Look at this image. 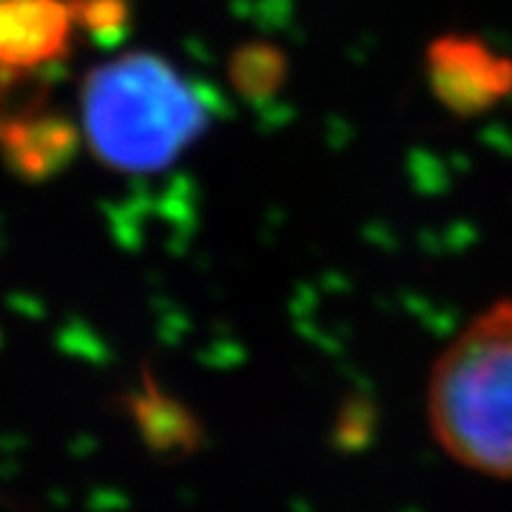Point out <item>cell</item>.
<instances>
[{"label": "cell", "instance_id": "cell-1", "mask_svg": "<svg viewBox=\"0 0 512 512\" xmlns=\"http://www.w3.org/2000/svg\"><path fill=\"white\" fill-rule=\"evenodd\" d=\"M83 140L111 171L154 174L205 134L211 109L174 63L131 52L94 66L80 94Z\"/></svg>", "mask_w": 512, "mask_h": 512}, {"label": "cell", "instance_id": "cell-6", "mask_svg": "<svg viewBox=\"0 0 512 512\" xmlns=\"http://www.w3.org/2000/svg\"><path fill=\"white\" fill-rule=\"evenodd\" d=\"M128 413L151 453L168 458L191 456L202 441L200 421L183 402L171 399L154 376L146 373L137 393L128 399Z\"/></svg>", "mask_w": 512, "mask_h": 512}, {"label": "cell", "instance_id": "cell-5", "mask_svg": "<svg viewBox=\"0 0 512 512\" xmlns=\"http://www.w3.org/2000/svg\"><path fill=\"white\" fill-rule=\"evenodd\" d=\"M74 29L69 0H0V63L35 74L69 55Z\"/></svg>", "mask_w": 512, "mask_h": 512}, {"label": "cell", "instance_id": "cell-7", "mask_svg": "<svg viewBox=\"0 0 512 512\" xmlns=\"http://www.w3.org/2000/svg\"><path fill=\"white\" fill-rule=\"evenodd\" d=\"M74 26L100 43H111L123 37L128 23L126 0H69Z\"/></svg>", "mask_w": 512, "mask_h": 512}, {"label": "cell", "instance_id": "cell-3", "mask_svg": "<svg viewBox=\"0 0 512 512\" xmlns=\"http://www.w3.org/2000/svg\"><path fill=\"white\" fill-rule=\"evenodd\" d=\"M424 74L444 109L473 117L512 94V57L473 35H441L427 46Z\"/></svg>", "mask_w": 512, "mask_h": 512}, {"label": "cell", "instance_id": "cell-8", "mask_svg": "<svg viewBox=\"0 0 512 512\" xmlns=\"http://www.w3.org/2000/svg\"><path fill=\"white\" fill-rule=\"evenodd\" d=\"M29 80H32V74L29 72H20V69H12V66L0 63V114H3V111L18 109L12 100L18 97L20 89H23ZM20 106H23V103H20Z\"/></svg>", "mask_w": 512, "mask_h": 512}, {"label": "cell", "instance_id": "cell-4", "mask_svg": "<svg viewBox=\"0 0 512 512\" xmlns=\"http://www.w3.org/2000/svg\"><path fill=\"white\" fill-rule=\"evenodd\" d=\"M83 131L46 103H23L0 114V160L26 183H46L80 154Z\"/></svg>", "mask_w": 512, "mask_h": 512}, {"label": "cell", "instance_id": "cell-2", "mask_svg": "<svg viewBox=\"0 0 512 512\" xmlns=\"http://www.w3.org/2000/svg\"><path fill=\"white\" fill-rule=\"evenodd\" d=\"M430 436L458 467L512 481V296L444 345L424 387Z\"/></svg>", "mask_w": 512, "mask_h": 512}]
</instances>
